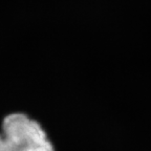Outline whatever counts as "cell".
I'll return each instance as SVG.
<instances>
[{"instance_id": "cell-1", "label": "cell", "mask_w": 151, "mask_h": 151, "mask_svg": "<svg viewBox=\"0 0 151 151\" xmlns=\"http://www.w3.org/2000/svg\"><path fill=\"white\" fill-rule=\"evenodd\" d=\"M2 133L16 151H55L40 124L24 113H12L5 116Z\"/></svg>"}, {"instance_id": "cell-2", "label": "cell", "mask_w": 151, "mask_h": 151, "mask_svg": "<svg viewBox=\"0 0 151 151\" xmlns=\"http://www.w3.org/2000/svg\"><path fill=\"white\" fill-rule=\"evenodd\" d=\"M0 151H16L12 143L3 135V133H0Z\"/></svg>"}]
</instances>
